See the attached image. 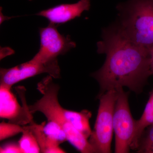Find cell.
Instances as JSON below:
<instances>
[{"label":"cell","mask_w":153,"mask_h":153,"mask_svg":"<svg viewBox=\"0 0 153 153\" xmlns=\"http://www.w3.org/2000/svg\"><path fill=\"white\" fill-rule=\"evenodd\" d=\"M101 37L97 44V52L105 54L106 59L101 68L91 74L100 86L98 97L120 87L140 93L152 75L149 49L126 37L115 22L102 29Z\"/></svg>","instance_id":"cell-1"},{"label":"cell","mask_w":153,"mask_h":153,"mask_svg":"<svg viewBox=\"0 0 153 153\" xmlns=\"http://www.w3.org/2000/svg\"><path fill=\"white\" fill-rule=\"evenodd\" d=\"M116 8L115 23L124 35L146 49L153 47V0H127Z\"/></svg>","instance_id":"cell-2"},{"label":"cell","mask_w":153,"mask_h":153,"mask_svg":"<svg viewBox=\"0 0 153 153\" xmlns=\"http://www.w3.org/2000/svg\"><path fill=\"white\" fill-rule=\"evenodd\" d=\"M52 76L48 75L38 84L37 89L42 94L41 98L29 106L30 112L43 113L48 121L60 126L65 133L67 140L71 145L82 153H96L88 139L72 126L66 119L64 108L58 100L59 85L53 82Z\"/></svg>","instance_id":"cell-3"},{"label":"cell","mask_w":153,"mask_h":153,"mask_svg":"<svg viewBox=\"0 0 153 153\" xmlns=\"http://www.w3.org/2000/svg\"><path fill=\"white\" fill-rule=\"evenodd\" d=\"M117 97L116 89H112L98 97L100 104L94 128L89 142L96 153L111 152L113 117Z\"/></svg>","instance_id":"cell-4"},{"label":"cell","mask_w":153,"mask_h":153,"mask_svg":"<svg viewBox=\"0 0 153 153\" xmlns=\"http://www.w3.org/2000/svg\"><path fill=\"white\" fill-rule=\"evenodd\" d=\"M116 89L117 97L113 117L115 153H128L134 136L136 120L133 117L130 109L128 93L124 91L123 87Z\"/></svg>","instance_id":"cell-5"},{"label":"cell","mask_w":153,"mask_h":153,"mask_svg":"<svg viewBox=\"0 0 153 153\" xmlns=\"http://www.w3.org/2000/svg\"><path fill=\"white\" fill-rule=\"evenodd\" d=\"M43 73H47L55 79L60 78V70L57 60L44 61L35 56L30 61L15 67L1 68L0 85L11 88L18 82Z\"/></svg>","instance_id":"cell-6"},{"label":"cell","mask_w":153,"mask_h":153,"mask_svg":"<svg viewBox=\"0 0 153 153\" xmlns=\"http://www.w3.org/2000/svg\"><path fill=\"white\" fill-rule=\"evenodd\" d=\"M57 25L49 23L46 27L39 29L40 47L36 56L41 60L49 61L57 60L59 55H64L76 47L70 36L61 35Z\"/></svg>","instance_id":"cell-7"},{"label":"cell","mask_w":153,"mask_h":153,"mask_svg":"<svg viewBox=\"0 0 153 153\" xmlns=\"http://www.w3.org/2000/svg\"><path fill=\"white\" fill-rule=\"evenodd\" d=\"M20 87L17 91L22 100V106L11 88L0 85V117L8 120L11 123L23 126L33 122V117L25 100V88Z\"/></svg>","instance_id":"cell-8"},{"label":"cell","mask_w":153,"mask_h":153,"mask_svg":"<svg viewBox=\"0 0 153 153\" xmlns=\"http://www.w3.org/2000/svg\"><path fill=\"white\" fill-rule=\"evenodd\" d=\"M91 5V0H79L74 4H60L43 10L36 15L48 19L49 23L61 25L80 17L83 12L90 10Z\"/></svg>","instance_id":"cell-9"},{"label":"cell","mask_w":153,"mask_h":153,"mask_svg":"<svg viewBox=\"0 0 153 153\" xmlns=\"http://www.w3.org/2000/svg\"><path fill=\"white\" fill-rule=\"evenodd\" d=\"M64 113L66 119L73 127L86 138H89L91 133L89 124V120L91 117V111L83 110L77 112L64 108Z\"/></svg>","instance_id":"cell-10"},{"label":"cell","mask_w":153,"mask_h":153,"mask_svg":"<svg viewBox=\"0 0 153 153\" xmlns=\"http://www.w3.org/2000/svg\"><path fill=\"white\" fill-rule=\"evenodd\" d=\"M153 124V89L150 93L149 98L145 107L141 117L136 120L135 132L131 146V149L136 150L141 136L145 129Z\"/></svg>","instance_id":"cell-11"},{"label":"cell","mask_w":153,"mask_h":153,"mask_svg":"<svg viewBox=\"0 0 153 153\" xmlns=\"http://www.w3.org/2000/svg\"><path fill=\"white\" fill-rule=\"evenodd\" d=\"M22 133V136L19 142L22 153L41 152L38 141L29 126H25V130Z\"/></svg>","instance_id":"cell-12"},{"label":"cell","mask_w":153,"mask_h":153,"mask_svg":"<svg viewBox=\"0 0 153 153\" xmlns=\"http://www.w3.org/2000/svg\"><path fill=\"white\" fill-rule=\"evenodd\" d=\"M136 151L140 153H153V124L148 127L141 136Z\"/></svg>","instance_id":"cell-13"},{"label":"cell","mask_w":153,"mask_h":153,"mask_svg":"<svg viewBox=\"0 0 153 153\" xmlns=\"http://www.w3.org/2000/svg\"><path fill=\"white\" fill-rule=\"evenodd\" d=\"M24 130L25 126L3 122L0 123V140H3L19 133H22Z\"/></svg>","instance_id":"cell-14"},{"label":"cell","mask_w":153,"mask_h":153,"mask_svg":"<svg viewBox=\"0 0 153 153\" xmlns=\"http://www.w3.org/2000/svg\"><path fill=\"white\" fill-rule=\"evenodd\" d=\"M1 153H22L19 144L14 143L7 144L0 148Z\"/></svg>","instance_id":"cell-15"},{"label":"cell","mask_w":153,"mask_h":153,"mask_svg":"<svg viewBox=\"0 0 153 153\" xmlns=\"http://www.w3.org/2000/svg\"><path fill=\"white\" fill-rule=\"evenodd\" d=\"M149 53L150 58L151 70L152 75L153 74V47L149 49Z\"/></svg>","instance_id":"cell-16"},{"label":"cell","mask_w":153,"mask_h":153,"mask_svg":"<svg viewBox=\"0 0 153 153\" xmlns=\"http://www.w3.org/2000/svg\"><path fill=\"white\" fill-rule=\"evenodd\" d=\"M29 1H32V0H29Z\"/></svg>","instance_id":"cell-17"}]
</instances>
